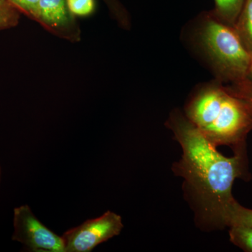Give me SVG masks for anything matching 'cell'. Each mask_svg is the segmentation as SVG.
Segmentation results:
<instances>
[{
	"mask_svg": "<svg viewBox=\"0 0 252 252\" xmlns=\"http://www.w3.org/2000/svg\"><path fill=\"white\" fill-rule=\"evenodd\" d=\"M9 1L18 11L35 20L39 0H9Z\"/></svg>",
	"mask_w": 252,
	"mask_h": 252,
	"instance_id": "obj_14",
	"label": "cell"
},
{
	"mask_svg": "<svg viewBox=\"0 0 252 252\" xmlns=\"http://www.w3.org/2000/svg\"><path fill=\"white\" fill-rule=\"evenodd\" d=\"M246 0H215L214 14L223 23L233 27Z\"/></svg>",
	"mask_w": 252,
	"mask_h": 252,
	"instance_id": "obj_8",
	"label": "cell"
},
{
	"mask_svg": "<svg viewBox=\"0 0 252 252\" xmlns=\"http://www.w3.org/2000/svg\"><path fill=\"white\" fill-rule=\"evenodd\" d=\"M230 94L243 99L252 108V81L246 79L239 82L230 84V86H225Z\"/></svg>",
	"mask_w": 252,
	"mask_h": 252,
	"instance_id": "obj_12",
	"label": "cell"
},
{
	"mask_svg": "<svg viewBox=\"0 0 252 252\" xmlns=\"http://www.w3.org/2000/svg\"><path fill=\"white\" fill-rule=\"evenodd\" d=\"M68 9L72 15L89 16L94 12V0H67Z\"/></svg>",
	"mask_w": 252,
	"mask_h": 252,
	"instance_id": "obj_13",
	"label": "cell"
},
{
	"mask_svg": "<svg viewBox=\"0 0 252 252\" xmlns=\"http://www.w3.org/2000/svg\"><path fill=\"white\" fill-rule=\"evenodd\" d=\"M183 156L175 170L185 179L200 202L207 219L222 223L228 207L235 201L232 187L243 173V154L225 157L202 132L180 112L167 121Z\"/></svg>",
	"mask_w": 252,
	"mask_h": 252,
	"instance_id": "obj_1",
	"label": "cell"
},
{
	"mask_svg": "<svg viewBox=\"0 0 252 252\" xmlns=\"http://www.w3.org/2000/svg\"><path fill=\"white\" fill-rule=\"evenodd\" d=\"M247 79L252 81V54H251V62H250V69H249L248 78Z\"/></svg>",
	"mask_w": 252,
	"mask_h": 252,
	"instance_id": "obj_15",
	"label": "cell"
},
{
	"mask_svg": "<svg viewBox=\"0 0 252 252\" xmlns=\"http://www.w3.org/2000/svg\"><path fill=\"white\" fill-rule=\"evenodd\" d=\"M35 20L50 31H64L72 26L67 0H39Z\"/></svg>",
	"mask_w": 252,
	"mask_h": 252,
	"instance_id": "obj_6",
	"label": "cell"
},
{
	"mask_svg": "<svg viewBox=\"0 0 252 252\" xmlns=\"http://www.w3.org/2000/svg\"><path fill=\"white\" fill-rule=\"evenodd\" d=\"M1 165H0V185H1Z\"/></svg>",
	"mask_w": 252,
	"mask_h": 252,
	"instance_id": "obj_16",
	"label": "cell"
},
{
	"mask_svg": "<svg viewBox=\"0 0 252 252\" xmlns=\"http://www.w3.org/2000/svg\"><path fill=\"white\" fill-rule=\"evenodd\" d=\"M18 12L9 0H0V30L16 26L19 18Z\"/></svg>",
	"mask_w": 252,
	"mask_h": 252,
	"instance_id": "obj_11",
	"label": "cell"
},
{
	"mask_svg": "<svg viewBox=\"0 0 252 252\" xmlns=\"http://www.w3.org/2000/svg\"><path fill=\"white\" fill-rule=\"evenodd\" d=\"M233 28L248 52L252 54V0H246Z\"/></svg>",
	"mask_w": 252,
	"mask_h": 252,
	"instance_id": "obj_7",
	"label": "cell"
},
{
	"mask_svg": "<svg viewBox=\"0 0 252 252\" xmlns=\"http://www.w3.org/2000/svg\"><path fill=\"white\" fill-rule=\"evenodd\" d=\"M123 228L120 215L107 211L66 231L62 236L64 252H91L100 244L120 234Z\"/></svg>",
	"mask_w": 252,
	"mask_h": 252,
	"instance_id": "obj_4",
	"label": "cell"
},
{
	"mask_svg": "<svg viewBox=\"0 0 252 252\" xmlns=\"http://www.w3.org/2000/svg\"><path fill=\"white\" fill-rule=\"evenodd\" d=\"M186 117L216 147L243 143L252 129V107L217 80L193 93Z\"/></svg>",
	"mask_w": 252,
	"mask_h": 252,
	"instance_id": "obj_2",
	"label": "cell"
},
{
	"mask_svg": "<svg viewBox=\"0 0 252 252\" xmlns=\"http://www.w3.org/2000/svg\"><path fill=\"white\" fill-rule=\"evenodd\" d=\"M187 34L190 46L217 81L234 84L248 78L251 54L234 28L223 23L213 11L198 16L189 26Z\"/></svg>",
	"mask_w": 252,
	"mask_h": 252,
	"instance_id": "obj_3",
	"label": "cell"
},
{
	"mask_svg": "<svg viewBox=\"0 0 252 252\" xmlns=\"http://www.w3.org/2000/svg\"><path fill=\"white\" fill-rule=\"evenodd\" d=\"M222 223L230 227L233 225L252 227V210L241 206L235 200L225 212Z\"/></svg>",
	"mask_w": 252,
	"mask_h": 252,
	"instance_id": "obj_9",
	"label": "cell"
},
{
	"mask_svg": "<svg viewBox=\"0 0 252 252\" xmlns=\"http://www.w3.org/2000/svg\"><path fill=\"white\" fill-rule=\"evenodd\" d=\"M230 241L246 252H252V227L233 225L229 232Z\"/></svg>",
	"mask_w": 252,
	"mask_h": 252,
	"instance_id": "obj_10",
	"label": "cell"
},
{
	"mask_svg": "<svg viewBox=\"0 0 252 252\" xmlns=\"http://www.w3.org/2000/svg\"><path fill=\"white\" fill-rule=\"evenodd\" d=\"M12 240L29 252H64V241L36 218L28 205L14 210Z\"/></svg>",
	"mask_w": 252,
	"mask_h": 252,
	"instance_id": "obj_5",
	"label": "cell"
}]
</instances>
